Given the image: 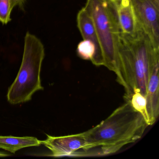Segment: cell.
I'll use <instances>...</instances> for the list:
<instances>
[{
    "label": "cell",
    "instance_id": "16",
    "mask_svg": "<svg viewBox=\"0 0 159 159\" xmlns=\"http://www.w3.org/2000/svg\"><path fill=\"white\" fill-rule=\"evenodd\" d=\"M10 154L5 153V152H0V157H7V156H10Z\"/></svg>",
    "mask_w": 159,
    "mask_h": 159
},
{
    "label": "cell",
    "instance_id": "15",
    "mask_svg": "<svg viewBox=\"0 0 159 159\" xmlns=\"http://www.w3.org/2000/svg\"><path fill=\"white\" fill-rule=\"evenodd\" d=\"M111 2H113L116 7H118L120 4L123 0H110Z\"/></svg>",
    "mask_w": 159,
    "mask_h": 159
},
{
    "label": "cell",
    "instance_id": "1",
    "mask_svg": "<svg viewBox=\"0 0 159 159\" xmlns=\"http://www.w3.org/2000/svg\"><path fill=\"white\" fill-rule=\"evenodd\" d=\"M148 125L141 113L125 101L99 124L84 132L86 144L77 156L115 153L139 139Z\"/></svg>",
    "mask_w": 159,
    "mask_h": 159
},
{
    "label": "cell",
    "instance_id": "3",
    "mask_svg": "<svg viewBox=\"0 0 159 159\" xmlns=\"http://www.w3.org/2000/svg\"><path fill=\"white\" fill-rule=\"evenodd\" d=\"M44 57L45 51L42 42L28 32L25 37L21 67L7 95L10 104L17 105L28 102L36 92L43 90L40 73Z\"/></svg>",
    "mask_w": 159,
    "mask_h": 159
},
{
    "label": "cell",
    "instance_id": "13",
    "mask_svg": "<svg viewBox=\"0 0 159 159\" xmlns=\"http://www.w3.org/2000/svg\"><path fill=\"white\" fill-rule=\"evenodd\" d=\"M12 10L11 0H0V22L3 25L11 21V14Z\"/></svg>",
    "mask_w": 159,
    "mask_h": 159
},
{
    "label": "cell",
    "instance_id": "4",
    "mask_svg": "<svg viewBox=\"0 0 159 159\" xmlns=\"http://www.w3.org/2000/svg\"><path fill=\"white\" fill-rule=\"evenodd\" d=\"M85 10L93 19L102 50L104 66L115 72L118 82L119 71V35L121 32L117 7L110 0H87Z\"/></svg>",
    "mask_w": 159,
    "mask_h": 159
},
{
    "label": "cell",
    "instance_id": "9",
    "mask_svg": "<svg viewBox=\"0 0 159 159\" xmlns=\"http://www.w3.org/2000/svg\"><path fill=\"white\" fill-rule=\"evenodd\" d=\"M117 9L121 32L133 35L136 31L138 25L131 0H123Z\"/></svg>",
    "mask_w": 159,
    "mask_h": 159
},
{
    "label": "cell",
    "instance_id": "8",
    "mask_svg": "<svg viewBox=\"0 0 159 159\" xmlns=\"http://www.w3.org/2000/svg\"><path fill=\"white\" fill-rule=\"evenodd\" d=\"M159 60L152 66L147 86V108L149 120V125L156 121L159 114Z\"/></svg>",
    "mask_w": 159,
    "mask_h": 159
},
{
    "label": "cell",
    "instance_id": "14",
    "mask_svg": "<svg viewBox=\"0 0 159 159\" xmlns=\"http://www.w3.org/2000/svg\"><path fill=\"white\" fill-rule=\"evenodd\" d=\"M26 1V0H11L12 7L13 9L15 6H18L22 8Z\"/></svg>",
    "mask_w": 159,
    "mask_h": 159
},
{
    "label": "cell",
    "instance_id": "10",
    "mask_svg": "<svg viewBox=\"0 0 159 159\" xmlns=\"http://www.w3.org/2000/svg\"><path fill=\"white\" fill-rule=\"evenodd\" d=\"M42 141L34 137L3 136H0V149L13 153L24 148L38 147L42 145Z\"/></svg>",
    "mask_w": 159,
    "mask_h": 159
},
{
    "label": "cell",
    "instance_id": "11",
    "mask_svg": "<svg viewBox=\"0 0 159 159\" xmlns=\"http://www.w3.org/2000/svg\"><path fill=\"white\" fill-rule=\"evenodd\" d=\"M135 110L141 113L147 123L149 125V120L147 108L146 97L139 92L133 93L129 101Z\"/></svg>",
    "mask_w": 159,
    "mask_h": 159
},
{
    "label": "cell",
    "instance_id": "6",
    "mask_svg": "<svg viewBox=\"0 0 159 159\" xmlns=\"http://www.w3.org/2000/svg\"><path fill=\"white\" fill-rule=\"evenodd\" d=\"M47 136L42 144L51 151V156L53 157L77 156L86 144L84 132L63 136Z\"/></svg>",
    "mask_w": 159,
    "mask_h": 159
},
{
    "label": "cell",
    "instance_id": "2",
    "mask_svg": "<svg viewBox=\"0 0 159 159\" xmlns=\"http://www.w3.org/2000/svg\"><path fill=\"white\" fill-rule=\"evenodd\" d=\"M137 25L133 35L122 32L119 35L118 82L125 90V101H129L134 92H139L146 98L151 68L159 59V50L154 48L148 35Z\"/></svg>",
    "mask_w": 159,
    "mask_h": 159
},
{
    "label": "cell",
    "instance_id": "12",
    "mask_svg": "<svg viewBox=\"0 0 159 159\" xmlns=\"http://www.w3.org/2000/svg\"><path fill=\"white\" fill-rule=\"evenodd\" d=\"M96 48L94 44L88 40L83 39L79 43L77 47L78 56L84 60L92 61L95 55Z\"/></svg>",
    "mask_w": 159,
    "mask_h": 159
},
{
    "label": "cell",
    "instance_id": "7",
    "mask_svg": "<svg viewBox=\"0 0 159 159\" xmlns=\"http://www.w3.org/2000/svg\"><path fill=\"white\" fill-rule=\"evenodd\" d=\"M77 23L83 39L90 41L95 46V55L92 61V63L97 66H104L102 50L93 21L84 8L78 13Z\"/></svg>",
    "mask_w": 159,
    "mask_h": 159
},
{
    "label": "cell",
    "instance_id": "17",
    "mask_svg": "<svg viewBox=\"0 0 159 159\" xmlns=\"http://www.w3.org/2000/svg\"><path fill=\"white\" fill-rule=\"evenodd\" d=\"M152 1L156 6L159 8V0H152Z\"/></svg>",
    "mask_w": 159,
    "mask_h": 159
},
{
    "label": "cell",
    "instance_id": "5",
    "mask_svg": "<svg viewBox=\"0 0 159 159\" xmlns=\"http://www.w3.org/2000/svg\"><path fill=\"white\" fill-rule=\"evenodd\" d=\"M137 25L159 50V8L152 0H131Z\"/></svg>",
    "mask_w": 159,
    "mask_h": 159
}]
</instances>
